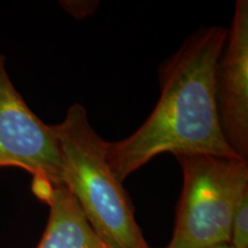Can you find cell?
I'll use <instances>...</instances> for the list:
<instances>
[{
  "label": "cell",
  "instance_id": "6da1fadb",
  "mask_svg": "<svg viewBox=\"0 0 248 248\" xmlns=\"http://www.w3.org/2000/svg\"><path fill=\"white\" fill-rule=\"evenodd\" d=\"M226 37L223 27L202 28L161 63L151 115L129 137L107 141V163L121 183L163 153L241 159L225 140L216 104L215 71Z\"/></svg>",
  "mask_w": 248,
  "mask_h": 248
},
{
  "label": "cell",
  "instance_id": "7a4b0ae2",
  "mask_svg": "<svg viewBox=\"0 0 248 248\" xmlns=\"http://www.w3.org/2000/svg\"><path fill=\"white\" fill-rule=\"evenodd\" d=\"M53 126L62 157V185L95 233L109 248H152L128 193L108 166L107 141L92 128L85 108L74 104Z\"/></svg>",
  "mask_w": 248,
  "mask_h": 248
},
{
  "label": "cell",
  "instance_id": "3957f363",
  "mask_svg": "<svg viewBox=\"0 0 248 248\" xmlns=\"http://www.w3.org/2000/svg\"><path fill=\"white\" fill-rule=\"evenodd\" d=\"M183 190L172 238L166 248H204L230 243L235 207L248 190V163L207 154L176 155Z\"/></svg>",
  "mask_w": 248,
  "mask_h": 248
},
{
  "label": "cell",
  "instance_id": "277c9868",
  "mask_svg": "<svg viewBox=\"0 0 248 248\" xmlns=\"http://www.w3.org/2000/svg\"><path fill=\"white\" fill-rule=\"evenodd\" d=\"M15 167L33 177L36 197L62 185V157L53 124L43 122L17 92L0 53V168Z\"/></svg>",
  "mask_w": 248,
  "mask_h": 248
},
{
  "label": "cell",
  "instance_id": "5b68a950",
  "mask_svg": "<svg viewBox=\"0 0 248 248\" xmlns=\"http://www.w3.org/2000/svg\"><path fill=\"white\" fill-rule=\"evenodd\" d=\"M216 104L226 142L248 159V1L237 0L215 71Z\"/></svg>",
  "mask_w": 248,
  "mask_h": 248
},
{
  "label": "cell",
  "instance_id": "8992f818",
  "mask_svg": "<svg viewBox=\"0 0 248 248\" xmlns=\"http://www.w3.org/2000/svg\"><path fill=\"white\" fill-rule=\"evenodd\" d=\"M38 199L48 206L45 231L36 248H109L95 233L73 194L54 186Z\"/></svg>",
  "mask_w": 248,
  "mask_h": 248
},
{
  "label": "cell",
  "instance_id": "52a82bcc",
  "mask_svg": "<svg viewBox=\"0 0 248 248\" xmlns=\"http://www.w3.org/2000/svg\"><path fill=\"white\" fill-rule=\"evenodd\" d=\"M229 245L232 248H248V190L244 192L235 207Z\"/></svg>",
  "mask_w": 248,
  "mask_h": 248
},
{
  "label": "cell",
  "instance_id": "ba28073f",
  "mask_svg": "<svg viewBox=\"0 0 248 248\" xmlns=\"http://www.w3.org/2000/svg\"><path fill=\"white\" fill-rule=\"evenodd\" d=\"M60 5L67 11V13L73 15L75 18L83 20L90 16L97 11L99 1H90V0H75V1H60Z\"/></svg>",
  "mask_w": 248,
  "mask_h": 248
},
{
  "label": "cell",
  "instance_id": "9c48e42d",
  "mask_svg": "<svg viewBox=\"0 0 248 248\" xmlns=\"http://www.w3.org/2000/svg\"><path fill=\"white\" fill-rule=\"evenodd\" d=\"M204 248H232L229 244H221V245H215V246H209Z\"/></svg>",
  "mask_w": 248,
  "mask_h": 248
}]
</instances>
